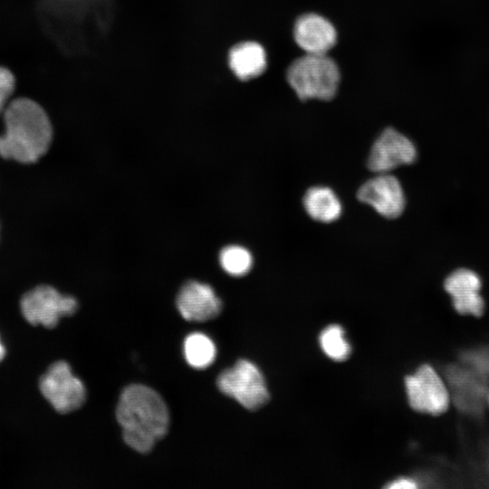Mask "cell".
<instances>
[{
  "instance_id": "7a4b0ae2",
  "label": "cell",
  "mask_w": 489,
  "mask_h": 489,
  "mask_svg": "<svg viewBox=\"0 0 489 489\" xmlns=\"http://www.w3.org/2000/svg\"><path fill=\"white\" fill-rule=\"evenodd\" d=\"M5 132L0 136V156L21 163H33L47 150L53 130L44 110L34 101L18 98L4 111Z\"/></svg>"
},
{
  "instance_id": "9a60e30c",
  "label": "cell",
  "mask_w": 489,
  "mask_h": 489,
  "mask_svg": "<svg viewBox=\"0 0 489 489\" xmlns=\"http://www.w3.org/2000/svg\"><path fill=\"white\" fill-rule=\"evenodd\" d=\"M303 205L312 219L323 223L335 221L341 214L338 197L326 187H311L303 197Z\"/></svg>"
},
{
  "instance_id": "8fae6325",
  "label": "cell",
  "mask_w": 489,
  "mask_h": 489,
  "mask_svg": "<svg viewBox=\"0 0 489 489\" xmlns=\"http://www.w3.org/2000/svg\"><path fill=\"white\" fill-rule=\"evenodd\" d=\"M444 288L451 297L453 308L461 315L481 317L485 304L480 291L482 282L476 273L466 268L452 272L444 282Z\"/></svg>"
},
{
  "instance_id": "52a82bcc",
  "label": "cell",
  "mask_w": 489,
  "mask_h": 489,
  "mask_svg": "<svg viewBox=\"0 0 489 489\" xmlns=\"http://www.w3.org/2000/svg\"><path fill=\"white\" fill-rule=\"evenodd\" d=\"M77 301L60 293L48 285L38 286L26 292L21 300V311L25 320L33 325L53 328L63 316L73 314Z\"/></svg>"
},
{
  "instance_id": "e0dca14e",
  "label": "cell",
  "mask_w": 489,
  "mask_h": 489,
  "mask_svg": "<svg viewBox=\"0 0 489 489\" xmlns=\"http://www.w3.org/2000/svg\"><path fill=\"white\" fill-rule=\"evenodd\" d=\"M320 344L324 353L331 359L340 361L350 353V347L344 337V331L339 325H330L320 335Z\"/></svg>"
},
{
  "instance_id": "277c9868",
  "label": "cell",
  "mask_w": 489,
  "mask_h": 489,
  "mask_svg": "<svg viewBox=\"0 0 489 489\" xmlns=\"http://www.w3.org/2000/svg\"><path fill=\"white\" fill-rule=\"evenodd\" d=\"M441 374L458 413L472 421H483L488 406L489 383L458 360L444 365Z\"/></svg>"
},
{
  "instance_id": "5bb4252c",
  "label": "cell",
  "mask_w": 489,
  "mask_h": 489,
  "mask_svg": "<svg viewBox=\"0 0 489 489\" xmlns=\"http://www.w3.org/2000/svg\"><path fill=\"white\" fill-rule=\"evenodd\" d=\"M229 65L239 79L249 80L264 72L266 67V54L257 43H241L230 50Z\"/></svg>"
},
{
  "instance_id": "5b68a950",
  "label": "cell",
  "mask_w": 489,
  "mask_h": 489,
  "mask_svg": "<svg viewBox=\"0 0 489 489\" xmlns=\"http://www.w3.org/2000/svg\"><path fill=\"white\" fill-rule=\"evenodd\" d=\"M410 408L422 414L434 417L444 414L451 403L446 383L436 369L424 363L404 379Z\"/></svg>"
},
{
  "instance_id": "d6986e66",
  "label": "cell",
  "mask_w": 489,
  "mask_h": 489,
  "mask_svg": "<svg viewBox=\"0 0 489 489\" xmlns=\"http://www.w3.org/2000/svg\"><path fill=\"white\" fill-rule=\"evenodd\" d=\"M457 360L489 383V343L476 344L459 350Z\"/></svg>"
},
{
  "instance_id": "3957f363",
  "label": "cell",
  "mask_w": 489,
  "mask_h": 489,
  "mask_svg": "<svg viewBox=\"0 0 489 489\" xmlns=\"http://www.w3.org/2000/svg\"><path fill=\"white\" fill-rule=\"evenodd\" d=\"M287 80L301 100H331L338 88L340 72L326 53H306L290 65Z\"/></svg>"
},
{
  "instance_id": "ba28073f",
  "label": "cell",
  "mask_w": 489,
  "mask_h": 489,
  "mask_svg": "<svg viewBox=\"0 0 489 489\" xmlns=\"http://www.w3.org/2000/svg\"><path fill=\"white\" fill-rule=\"evenodd\" d=\"M40 390L53 408L62 414L78 409L86 398L83 383L72 374L70 365L62 360L51 365L42 376Z\"/></svg>"
},
{
  "instance_id": "2e32d148",
  "label": "cell",
  "mask_w": 489,
  "mask_h": 489,
  "mask_svg": "<svg viewBox=\"0 0 489 489\" xmlns=\"http://www.w3.org/2000/svg\"><path fill=\"white\" fill-rule=\"evenodd\" d=\"M216 354L215 343L208 336L201 332L189 334L184 341L186 360L193 368H207L214 362Z\"/></svg>"
},
{
  "instance_id": "6da1fadb",
  "label": "cell",
  "mask_w": 489,
  "mask_h": 489,
  "mask_svg": "<svg viewBox=\"0 0 489 489\" xmlns=\"http://www.w3.org/2000/svg\"><path fill=\"white\" fill-rule=\"evenodd\" d=\"M116 417L123 440L139 453L149 452L165 436L169 426V413L163 398L141 384H131L123 389Z\"/></svg>"
},
{
  "instance_id": "7402d4cb",
  "label": "cell",
  "mask_w": 489,
  "mask_h": 489,
  "mask_svg": "<svg viewBox=\"0 0 489 489\" xmlns=\"http://www.w3.org/2000/svg\"><path fill=\"white\" fill-rule=\"evenodd\" d=\"M5 354V349L0 340V361L4 359Z\"/></svg>"
},
{
  "instance_id": "9c48e42d",
  "label": "cell",
  "mask_w": 489,
  "mask_h": 489,
  "mask_svg": "<svg viewBox=\"0 0 489 489\" xmlns=\"http://www.w3.org/2000/svg\"><path fill=\"white\" fill-rule=\"evenodd\" d=\"M417 158L415 145L406 136L392 128L386 129L373 144L368 167L377 173L388 171L411 164Z\"/></svg>"
},
{
  "instance_id": "4fadbf2b",
  "label": "cell",
  "mask_w": 489,
  "mask_h": 489,
  "mask_svg": "<svg viewBox=\"0 0 489 489\" xmlns=\"http://www.w3.org/2000/svg\"><path fill=\"white\" fill-rule=\"evenodd\" d=\"M297 44L306 53L324 54L336 43L337 33L333 25L324 17L307 14L299 17L293 29Z\"/></svg>"
},
{
  "instance_id": "30bf717a",
  "label": "cell",
  "mask_w": 489,
  "mask_h": 489,
  "mask_svg": "<svg viewBox=\"0 0 489 489\" xmlns=\"http://www.w3.org/2000/svg\"><path fill=\"white\" fill-rule=\"evenodd\" d=\"M358 198L387 218L398 217L405 207L401 184L396 177L388 173H379L365 182L358 191Z\"/></svg>"
},
{
  "instance_id": "ffe728a7",
  "label": "cell",
  "mask_w": 489,
  "mask_h": 489,
  "mask_svg": "<svg viewBox=\"0 0 489 489\" xmlns=\"http://www.w3.org/2000/svg\"><path fill=\"white\" fill-rule=\"evenodd\" d=\"M14 85V74L7 68L0 66V114L4 113L8 105Z\"/></svg>"
},
{
  "instance_id": "ac0fdd59",
  "label": "cell",
  "mask_w": 489,
  "mask_h": 489,
  "mask_svg": "<svg viewBox=\"0 0 489 489\" xmlns=\"http://www.w3.org/2000/svg\"><path fill=\"white\" fill-rule=\"evenodd\" d=\"M219 260L222 268L233 276L244 275L253 264L252 254L240 245H229L222 249Z\"/></svg>"
},
{
  "instance_id": "44dd1931",
  "label": "cell",
  "mask_w": 489,
  "mask_h": 489,
  "mask_svg": "<svg viewBox=\"0 0 489 489\" xmlns=\"http://www.w3.org/2000/svg\"><path fill=\"white\" fill-rule=\"evenodd\" d=\"M390 489H412L419 487L417 479L411 477H399L387 485Z\"/></svg>"
},
{
  "instance_id": "8992f818",
  "label": "cell",
  "mask_w": 489,
  "mask_h": 489,
  "mask_svg": "<svg viewBox=\"0 0 489 489\" xmlns=\"http://www.w3.org/2000/svg\"><path fill=\"white\" fill-rule=\"evenodd\" d=\"M216 385L222 393L233 398L247 409H257L269 398L261 371L246 360H240L232 368L221 372Z\"/></svg>"
},
{
  "instance_id": "7c38bea8",
  "label": "cell",
  "mask_w": 489,
  "mask_h": 489,
  "mask_svg": "<svg viewBox=\"0 0 489 489\" xmlns=\"http://www.w3.org/2000/svg\"><path fill=\"white\" fill-rule=\"evenodd\" d=\"M177 307L185 320L201 322L216 318L222 302L210 285L189 281L178 292Z\"/></svg>"
},
{
  "instance_id": "603a6c76",
  "label": "cell",
  "mask_w": 489,
  "mask_h": 489,
  "mask_svg": "<svg viewBox=\"0 0 489 489\" xmlns=\"http://www.w3.org/2000/svg\"><path fill=\"white\" fill-rule=\"evenodd\" d=\"M487 403H488V407H489V394H488Z\"/></svg>"
}]
</instances>
